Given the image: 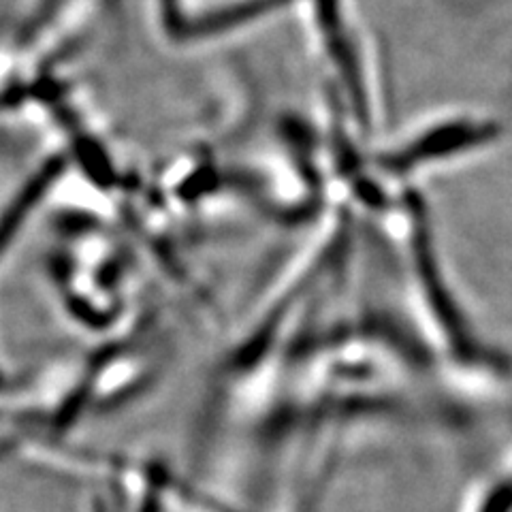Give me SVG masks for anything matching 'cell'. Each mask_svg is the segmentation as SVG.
<instances>
[{"label":"cell","mask_w":512,"mask_h":512,"mask_svg":"<svg viewBox=\"0 0 512 512\" xmlns=\"http://www.w3.org/2000/svg\"><path fill=\"white\" fill-rule=\"evenodd\" d=\"M73 476L105 483L141 510L152 512H237L190 489L178 476L167 474L152 463L77 451L71 466Z\"/></svg>","instance_id":"obj_1"},{"label":"cell","mask_w":512,"mask_h":512,"mask_svg":"<svg viewBox=\"0 0 512 512\" xmlns=\"http://www.w3.org/2000/svg\"><path fill=\"white\" fill-rule=\"evenodd\" d=\"M498 139V126L491 122H478L472 118L444 120L427 126L412 141L397 152L395 169H414L421 165H434L438 160L459 156L485 143Z\"/></svg>","instance_id":"obj_2"},{"label":"cell","mask_w":512,"mask_h":512,"mask_svg":"<svg viewBox=\"0 0 512 512\" xmlns=\"http://www.w3.org/2000/svg\"><path fill=\"white\" fill-rule=\"evenodd\" d=\"M412 250H414V261H416V271H419V278L423 284L425 297L431 303V310L436 312L440 318L442 327L446 329L448 338L461 350H470L472 340L468 338L466 323L457 312V306L453 297L448 295L446 282L440 276V265L436 259V250L434 244H431V233H429V224L419 220L412 235Z\"/></svg>","instance_id":"obj_3"}]
</instances>
